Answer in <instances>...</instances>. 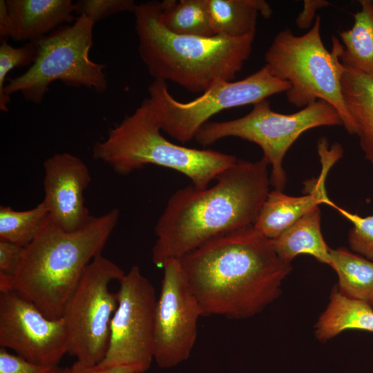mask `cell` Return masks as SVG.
<instances>
[{
    "label": "cell",
    "mask_w": 373,
    "mask_h": 373,
    "mask_svg": "<svg viewBox=\"0 0 373 373\" xmlns=\"http://www.w3.org/2000/svg\"><path fill=\"white\" fill-rule=\"evenodd\" d=\"M329 253V266L338 276V291L373 307V261L341 247Z\"/></svg>",
    "instance_id": "22"
},
{
    "label": "cell",
    "mask_w": 373,
    "mask_h": 373,
    "mask_svg": "<svg viewBox=\"0 0 373 373\" xmlns=\"http://www.w3.org/2000/svg\"><path fill=\"white\" fill-rule=\"evenodd\" d=\"M48 216V211L43 202L26 211L1 206L0 240L26 247L39 233Z\"/></svg>",
    "instance_id": "24"
},
{
    "label": "cell",
    "mask_w": 373,
    "mask_h": 373,
    "mask_svg": "<svg viewBox=\"0 0 373 373\" xmlns=\"http://www.w3.org/2000/svg\"><path fill=\"white\" fill-rule=\"evenodd\" d=\"M133 14L138 52L150 75L191 93L233 81L251 55L255 35L232 38L171 32L162 21L160 1L137 4Z\"/></svg>",
    "instance_id": "3"
},
{
    "label": "cell",
    "mask_w": 373,
    "mask_h": 373,
    "mask_svg": "<svg viewBox=\"0 0 373 373\" xmlns=\"http://www.w3.org/2000/svg\"><path fill=\"white\" fill-rule=\"evenodd\" d=\"M321 212L319 206L313 208L283 231L272 242L279 258L291 264L300 254H308L318 261L330 265V249L321 229Z\"/></svg>",
    "instance_id": "17"
},
{
    "label": "cell",
    "mask_w": 373,
    "mask_h": 373,
    "mask_svg": "<svg viewBox=\"0 0 373 373\" xmlns=\"http://www.w3.org/2000/svg\"><path fill=\"white\" fill-rule=\"evenodd\" d=\"M161 131L149 98H145L133 113L109 128L105 139L95 144L93 157L119 175L149 164L171 169L188 177L200 189L208 187L238 160L222 152L174 144Z\"/></svg>",
    "instance_id": "5"
},
{
    "label": "cell",
    "mask_w": 373,
    "mask_h": 373,
    "mask_svg": "<svg viewBox=\"0 0 373 373\" xmlns=\"http://www.w3.org/2000/svg\"><path fill=\"white\" fill-rule=\"evenodd\" d=\"M14 27L12 39L36 41L60 25L72 22L75 6L71 0H6Z\"/></svg>",
    "instance_id": "16"
},
{
    "label": "cell",
    "mask_w": 373,
    "mask_h": 373,
    "mask_svg": "<svg viewBox=\"0 0 373 373\" xmlns=\"http://www.w3.org/2000/svg\"><path fill=\"white\" fill-rule=\"evenodd\" d=\"M341 87L361 148L373 166V76L345 68Z\"/></svg>",
    "instance_id": "18"
},
{
    "label": "cell",
    "mask_w": 373,
    "mask_h": 373,
    "mask_svg": "<svg viewBox=\"0 0 373 373\" xmlns=\"http://www.w3.org/2000/svg\"><path fill=\"white\" fill-rule=\"evenodd\" d=\"M208 9L214 35L232 38L255 35L258 16L272 14L263 0H208Z\"/></svg>",
    "instance_id": "19"
},
{
    "label": "cell",
    "mask_w": 373,
    "mask_h": 373,
    "mask_svg": "<svg viewBox=\"0 0 373 373\" xmlns=\"http://www.w3.org/2000/svg\"><path fill=\"white\" fill-rule=\"evenodd\" d=\"M119 216L117 209L91 216L79 229L68 231L50 218L24 247L15 290L48 318H60L85 270L106 244Z\"/></svg>",
    "instance_id": "4"
},
{
    "label": "cell",
    "mask_w": 373,
    "mask_h": 373,
    "mask_svg": "<svg viewBox=\"0 0 373 373\" xmlns=\"http://www.w3.org/2000/svg\"><path fill=\"white\" fill-rule=\"evenodd\" d=\"M0 35L3 38L14 35V27L12 19L8 10L6 0L0 1Z\"/></svg>",
    "instance_id": "32"
},
{
    "label": "cell",
    "mask_w": 373,
    "mask_h": 373,
    "mask_svg": "<svg viewBox=\"0 0 373 373\" xmlns=\"http://www.w3.org/2000/svg\"><path fill=\"white\" fill-rule=\"evenodd\" d=\"M59 373H72L70 367H66L64 369H61Z\"/></svg>",
    "instance_id": "33"
},
{
    "label": "cell",
    "mask_w": 373,
    "mask_h": 373,
    "mask_svg": "<svg viewBox=\"0 0 373 373\" xmlns=\"http://www.w3.org/2000/svg\"><path fill=\"white\" fill-rule=\"evenodd\" d=\"M37 56L35 42H26L20 47H13L6 41L0 46V110L8 111L10 97L4 93L8 73L15 68L32 65Z\"/></svg>",
    "instance_id": "25"
},
{
    "label": "cell",
    "mask_w": 373,
    "mask_h": 373,
    "mask_svg": "<svg viewBox=\"0 0 373 373\" xmlns=\"http://www.w3.org/2000/svg\"><path fill=\"white\" fill-rule=\"evenodd\" d=\"M155 314L154 360L161 368L186 361L198 336L202 315L180 260L167 261Z\"/></svg>",
    "instance_id": "12"
},
{
    "label": "cell",
    "mask_w": 373,
    "mask_h": 373,
    "mask_svg": "<svg viewBox=\"0 0 373 373\" xmlns=\"http://www.w3.org/2000/svg\"><path fill=\"white\" fill-rule=\"evenodd\" d=\"M0 346L34 363L57 365L67 353L65 322L48 318L15 290L0 292Z\"/></svg>",
    "instance_id": "13"
},
{
    "label": "cell",
    "mask_w": 373,
    "mask_h": 373,
    "mask_svg": "<svg viewBox=\"0 0 373 373\" xmlns=\"http://www.w3.org/2000/svg\"><path fill=\"white\" fill-rule=\"evenodd\" d=\"M94 25L80 15L73 24L60 27L34 41L37 46L34 62L25 73L9 79L5 94L10 96L20 93L26 101L40 104L50 85L57 81L68 86L104 92L108 86L106 66L89 57Z\"/></svg>",
    "instance_id": "7"
},
{
    "label": "cell",
    "mask_w": 373,
    "mask_h": 373,
    "mask_svg": "<svg viewBox=\"0 0 373 373\" xmlns=\"http://www.w3.org/2000/svg\"><path fill=\"white\" fill-rule=\"evenodd\" d=\"M343 45L332 37V48L328 51L321 35V17L313 26L297 36L288 28L274 37L265 55L266 66L278 78L290 83L285 92L287 101L298 108L323 100L338 113L343 126L355 134L354 121L343 97L341 79L344 67L340 61Z\"/></svg>",
    "instance_id": "6"
},
{
    "label": "cell",
    "mask_w": 373,
    "mask_h": 373,
    "mask_svg": "<svg viewBox=\"0 0 373 373\" xmlns=\"http://www.w3.org/2000/svg\"><path fill=\"white\" fill-rule=\"evenodd\" d=\"M350 329L373 332V309L368 303L343 295L334 288L329 303L315 325V335L321 342Z\"/></svg>",
    "instance_id": "20"
},
{
    "label": "cell",
    "mask_w": 373,
    "mask_h": 373,
    "mask_svg": "<svg viewBox=\"0 0 373 373\" xmlns=\"http://www.w3.org/2000/svg\"><path fill=\"white\" fill-rule=\"evenodd\" d=\"M161 18L171 32L184 35L211 37L208 0H164L161 2Z\"/></svg>",
    "instance_id": "23"
},
{
    "label": "cell",
    "mask_w": 373,
    "mask_h": 373,
    "mask_svg": "<svg viewBox=\"0 0 373 373\" xmlns=\"http://www.w3.org/2000/svg\"><path fill=\"white\" fill-rule=\"evenodd\" d=\"M329 4V1L325 0L303 1V9L296 19V26L301 29L308 28L315 19L316 11Z\"/></svg>",
    "instance_id": "31"
},
{
    "label": "cell",
    "mask_w": 373,
    "mask_h": 373,
    "mask_svg": "<svg viewBox=\"0 0 373 373\" xmlns=\"http://www.w3.org/2000/svg\"><path fill=\"white\" fill-rule=\"evenodd\" d=\"M203 316L251 317L280 294L291 264L254 226L203 243L180 259Z\"/></svg>",
    "instance_id": "1"
},
{
    "label": "cell",
    "mask_w": 373,
    "mask_h": 373,
    "mask_svg": "<svg viewBox=\"0 0 373 373\" xmlns=\"http://www.w3.org/2000/svg\"><path fill=\"white\" fill-rule=\"evenodd\" d=\"M358 2L352 27L338 31L343 44L340 61L346 69L373 76V1Z\"/></svg>",
    "instance_id": "21"
},
{
    "label": "cell",
    "mask_w": 373,
    "mask_h": 373,
    "mask_svg": "<svg viewBox=\"0 0 373 373\" xmlns=\"http://www.w3.org/2000/svg\"><path fill=\"white\" fill-rule=\"evenodd\" d=\"M75 12L83 15L94 23L112 15L134 12L137 3L133 0H80L75 3Z\"/></svg>",
    "instance_id": "27"
},
{
    "label": "cell",
    "mask_w": 373,
    "mask_h": 373,
    "mask_svg": "<svg viewBox=\"0 0 373 373\" xmlns=\"http://www.w3.org/2000/svg\"><path fill=\"white\" fill-rule=\"evenodd\" d=\"M24 247L0 240V292L15 290V279Z\"/></svg>",
    "instance_id": "28"
},
{
    "label": "cell",
    "mask_w": 373,
    "mask_h": 373,
    "mask_svg": "<svg viewBox=\"0 0 373 373\" xmlns=\"http://www.w3.org/2000/svg\"><path fill=\"white\" fill-rule=\"evenodd\" d=\"M44 198L50 218L65 231L82 227L91 216L85 206L84 192L91 182L86 164L66 152L57 153L44 163Z\"/></svg>",
    "instance_id": "14"
},
{
    "label": "cell",
    "mask_w": 373,
    "mask_h": 373,
    "mask_svg": "<svg viewBox=\"0 0 373 373\" xmlns=\"http://www.w3.org/2000/svg\"><path fill=\"white\" fill-rule=\"evenodd\" d=\"M253 106V109L243 117L206 123L194 139L202 146L211 145L228 137L256 144L261 148L263 157L271 166V185L281 191L287 182L283 159L300 135L318 126L343 125L337 111L323 100H317L291 114L274 111L267 99Z\"/></svg>",
    "instance_id": "8"
},
{
    "label": "cell",
    "mask_w": 373,
    "mask_h": 373,
    "mask_svg": "<svg viewBox=\"0 0 373 373\" xmlns=\"http://www.w3.org/2000/svg\"><path fill=\"white\" fill-rule=\"evenodd\" d=\"M333 208L353 224L347 238L352 251L373 261V216L361 217L336 204Z\"/></svg>",
    "instance_id": "26"
},
{
    "label": "cell",
    "mask_w": 373,
    "mask_h": 373,
    "mask_svg": "<svg viewBox=\"0 0 373 373\" xmlns=\"http://www.w3.org/2000/svg\"><path fill=\"white\" fill-rule=\"evenodd\" d=\"M321 175L307 185V193L291 196L281 191H269L254 227L263 236L274 239L313 208L321 204L333 207L334 203L327 197L325 178L329 169L323 166Z\"/></svg>",
    "instance_id": "15"
},
{
    "label": "cell",
    "mask_w": 373,
    "mask_h": 373,
    "mask_svg": "<svg viewBox=\"0 0 373 373\" xmlns=\"http://www.w3.org/2000/svg\"><path fill=\"white\" fill-rule=\"evenodd\" d=\"M289 82L274 76L267 66L238 81H220L197 98L186 102L175 99L164 81L154 79L149 86V100L162 129L185 143L195 138L200 128L214 115L226 109L255 104L287 92Z\"/></svg>",
    "instance_id": "9"
},
{
    "label": "cell",
    "mask_w": 373,
    "mask_h": 373,
    "mask_svg": "<svg viewBox=\"0 0 373 373\" xmlns=\"http://www.w3.org/2000/svg\"><path fill=\"white\" fill-rule=\"evenodd\" d=\"M119 283L108 348L98 365H128L143 373L154 359L155 290L135 265Z\"/></svg>",
    "instance_id": "11"
},
{
    "label": "cell",
    "mask_w": 373,
    "mask_h": 373,
    "mask_svg": "<svg viewBox=\"0 0 373 373\" xmlns=\"http://www.w3.org/2000/svg\"><path fill=\"white\" fill-rule=\"evenodd\" d=\"M268 165L263 157L238 160L211 187L176 191L155 225L153 263L162 268L211 239L254 225L269 193Z\"/></svg>",
    "instance_id": "2"
},
{
    "label": "cell",
    "mask_w": 373,
    "mask_h": 373,
    "mask_svg": "<svg viewBox=\"0 0 373 373\" xmlns=\"http://www.w3.org/2000/svg\"><path fill=\"white\" fill-rule=\"evenodd\" d=\"M70 369L72 373H140L136 368L128 365L101 366L78 361Z\"/></svg>",
    "instance_id": "30"
},
{
    "label": "cell",
    "mask_w": 373,
    "mask_h": 373,
    "mask_svg": "<svg viewBox=\"0 0 373 373\" xmlns=\"http://www.w3.org/2000/svg\"><path fill=\"white\" fill-rule=\"evenodd\" d=\"M125 275L115 263L97 256L88 265L66 302L61 318L67 334V353L77 361L99 364L108 345L111 323L117 307V294L110 283Z\"/></svg>",
    "instance_id": "10"
},
{
    "label": "cell",
    "mask_w": 373,
    "mask_h": 373,
    "mask_svg": "<svg viewBox=\"0 0 373 373\" xmlns=\"http://www.w3.org/2000/svg\"><path fill=\"white\" fill-rule=\"evenodd\" d=\"M60 370L57 365L34 363L0 348V373H59Z\"/></svg>",
    "instance_id": "29"
}]
</instances>
